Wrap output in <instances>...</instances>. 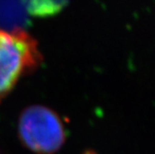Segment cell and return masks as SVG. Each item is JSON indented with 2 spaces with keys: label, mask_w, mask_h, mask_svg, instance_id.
<instances>
[{
  "label": "cell",
  "mask_w": 155,
  "mask_h": 154,
  "mask_svg": "<svg viewBox=\"0 0 155 154\" xmlns=\"http://www.w3.org/2000/svg\"><path fill=\"white\" fill-rule=\"evenodd\" d=\"M18 128L22 143L38 154L58 151L65 141V130L60 118L42 105L26 108L19 119Z\"/></svg>",
  "instance_id": "obj_2"
},
{
  "label": "cell",
  "mask_w": 155,
  "mask_h": 154,
  "mask_svg": "<svg viewBox=\"0 0 155 154\" xmlns=\"http://www.w3.org/2000/svg\"><path fill=\"white\" fill-rule=\"evenodd\" d=\"M41 60L36 40L20 30L0 28V101L17 81L34 70Z\"/></svg>",
  "instance_id": "obj_1"
},
{
  "label": "cell",
  "mask_w": 155,
  "mask_h": 154,
  "mask_svg": "<svg viewBox=\"0 0 155 154\" xmlns=\"http://www.w3.org/2000/svg\"><path fill=\"white\" fill-rule=\"evenodd\" d=\"M67 4L66 2L59 1H26V9L28 15L35 16V17H45L51 16L63 8V6Z\"/></svg>",
  "instance_id": "obj_4"
},
{
  "label": "cell",
  "mask_w": 155,
  "mask_h": 154,
  "mask_svg": "<svg viewBox=\"0 0 155 154\" xmlns=\"http://www.w3.org/2000/svg\"><path fill=\"white\" fill-rule=\"evenodd\" d=\"M28 16L25 2H0V25L4 27L20 30Z\"/></svg>",
  "instance_id": "obj_3"
}]
</instances>
